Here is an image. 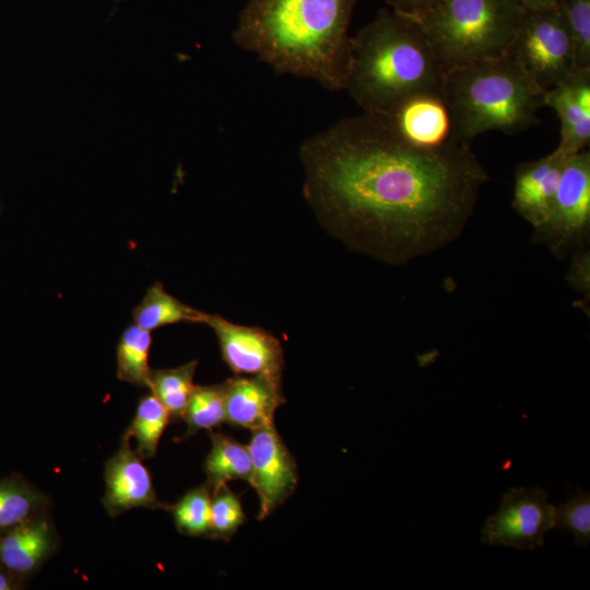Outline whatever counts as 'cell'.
<instances>
[{
    "instance_id": "cell-1",
    "label": "cell",
    "mask_w": 590,
    "mask_h": 590,
    "mask_svg": "<svg viewBox=\"0 0 590 590\" xmlns=\"http://www.w3.org/2000/svg\"><path fill=\"white\" fill-rule=\"evenodd\" d=\"M304 197L349 247L399 264L456 239L489 176L470 143L404 140L386 116L363 113L306 139Z\"/></svg>"
},
{
    "instance_id": "cell-2",
    "label": "cell",
    "mask_w": 590,
    "mask_h": 590,
    "mask_svg": "<svg viewBox=\"0 0 590 590\" xmlns=\"http://www.w3.org/2000/svg\"><path fill=\"white\" fill-rule=\"evenodd\" d=\"M357 0H248L232 39L276 74L344 90Z\"/></svg>"
},
{
    "instance_id": "cell-3",
    "label": "cell",
    "mask_w": 590,
    "mask_h": 590,
    "mask_svg": "<svg viewBox=\"0 0 590 590\" xmlns=\"http://www.w3.org/2000/svg\"><path fill=\"white\" fill-rule=\"evenodd\" d=\"M445 70L421 23L391 9L351 36L344 90L363 113L392 114L416 95L442 97Z\"/></svg>"
},
{
    "instance_id": "cell-4",
    "label": "cell",
    "mask_w": 590,
    "mask_h": 590,
    "mask_svg": "<svg viewBox=\"0 0 590 590\" xmlns=\"http://www.w3.org/2000/svg\"><path fill=\"white\" fill-rule=\"evenodd\" d=\"M544 93L509 52L445 72L442 98L450 120V139L471 143L498 130L517 134L539 122Z\"/></svg>"
},
{
    "instance_id": "cell-5",
    "label": "cell",
    "mask_w": 590,
    "mask_h": 590,
    "mask_svg": "<svg viewBox=\"0 0 590 590\" xmlns=\"http://www.w3.org/2000/svg\"><path fill=\"white\" fill-rule=\"evenodd\" d=\"M523 10L517 0H441L418 22L447 72L507 52Z\"/></svg>"
},
{
    "instance_id": "cell-6",
    "label": "cell",
    "mask_w": 590,
    "mask_h": 590,
    "mask_svg": "<svg viewBox=\"0 0 590 590\" xmlns=\"http://www.w3.org/2000/svg\"><path fill=\"white\" fill-rule=\"evenodd\" d=\"M508 51L543 91L577 69L574 44L556 5L524 9Z\"/></svg>"
},
{
    "instance_id": "cell-7",
    "label": "cell",
    "mask_w": 590,
    "mask_h": 590,
    "mask_svg": "<svg viewBox=\"0 0 590 590\" xmlns=\"http://www.w3.org/2000/svg\"><path fill=\"white\" fill-rule=\"evenodd\" d=\"M590 228V152L568 156L563 167L552 212L534 228V240L558 257L582 245Z\"/></svg>"
},
{
    "instance_id": "cell-8",
    "label": "cell",
    "mask_w": 590,
    "mask_h": 590,
    "mask_svg": "<svg viewBox=\"0 0 590 590\" xmlns=\"http://www.w3.org/2000/svg\"><path fill=\"white\" fill-rule=\"evenodd\" d=\"M555 510L543 488H510L504 494L498 511L486 519L481 541L518 550L543 546L545 533L554 528Z\"/></svg>"
},
{
    "instance_id": "cell-9",
    "label": "cell",
    "mask_w": 590,
    "mask_h": 590,
    "mask_svg": "<svg viewBox=\"0 0 590 590\" xmlns=\"http://www.w3.org/2000/svg\"><path fill=\"white\" fill-rule=\"evenodd\" d=\"M247 446L251 459L249 484L258 495V519L262 520L293 495L298 470L274 423L252 430Z\"/></svg>"
},
{
    "instance_id": "cell-10",
    "label": "cell",
    "mask_w": 590,
    "mask_h": 590,
    "mask_svg": "<svg viewBox=\"0 0 590 590\" xmlns=\"http://www.w3.org/2000/svg\"><path fill=\"white\" fill-rule=\"evenodd\" d=\"M202 323L214 332L222 359L235 375L282 378L283 347L271 332L259 327L237 324L220 315L208 312Z\"/></svg>"
},
{
    "instance_id": "cell-11",
    "label": "cell",
    "mask_w": 590,
    "mask_h": 590,
    "mask_svg": "<svg viewBox=\"0 0 590 590\" xmlns=\"http://www.w3.org/2000/svg\"><path fill=\"white\" fill-rule=\"evenodd\" d=\"M105 493L102 504L110 517L132 508H164L157 498L151 473L143 459L121 439L119 449L105 462Z\"/></svg>"
},
{
    "instance_id": "cell-12",
    "label": "cell",
    "mask_w": 590,
    "mask_h": 590,
    "mask_svg": "<svg viewBox=\"0 0 590 590\" xmlns=\"http://www.w3.org/2000/svg\"><path fill=\"white\" fill-rule=\"evenodd\" d=\"M58 545L59 535L50 514L39 515L0 535V566L26 583Z\"/></svg>"
},
{
    "instance_id": "cell-13",
    "label": "cell",
    "mask_w": 590,
    "mask_h": 590,
    "mask_svg": "<svg viewBox=\"0 0 590 590\" xmlns=\"http://www.w3.org/2000/svg\"><path fill=\"white\" fill-rule=\"evenodd\" d=\"M225 384V422L255 430L274 423V413L285 402L282 378L235 375Z\"/></svg>"
},
{
    "instance_id": "cell-14",
    "label": "cell",
    "mask_w": 590,
    "mask_h": 590,
    "mask_svg": "<svg viewBox=\"0 0 590 590\" xmlns=\"http://www.w3.org/2000/svg\"><path fill=\"white\" fill-rule=\"evenodd\" d=\"M544 105L560 121V140L555 150L574 155L590 144V69H576L558 85L545 91Z\"/></svg>"
},
{
    "instance_id": "cell-15",
    "label": "cell",
    "mask_w": 590,
    "mask_h": 590,
    "mask_svg": "<svg viewBox=\"0 0 590 590\" xmlns=\"http://www.w3.org/2000/svg\"><path fill=\"white\" fill-rule=\"evenodd\" d=\"M568 156L554 150L536 161L517 166L511 205L533 228L548 219Z\"/></svg>"
},
{
    "instance_id": "cell-16",
    "label": "cell",
    "mask_w": 590,
    "mask_h": 590,
    "mask_svg": "<svg viewBox=\"0 0 590 590\" xmlns=\"http://www.w3.org/2000/svg\"><path fill=\"white\" fill-rule=\"evenodd\" d=\"M386 117L394 130L415 146L437 148L450 139V115L441 96L416 95Z\"/></svg>"
},
{
    "instance_id": "cell-17",
    "label": "cell",
    "mask_w": 590,
    "mask_h": 590,
    "mask_svg": "<svg viewBox=\"0 0 590 590\" xmlns=\"http://www.w3.org/2000/svg\"><path fill=\"white\" fill-rule=\"evenodd\" d=\"M50 498L20 474L0 479V535L50 510Z\"/></svg>"
},
{
    "instance_id": "cell-18",
    "label": "cell",
    "mask_w": 590,
    "mask_h": 590,
    "mask_svg": "<svg viewBox=\"0 0 590 590\" xmlns=\"http://www.w3.org/2000/svg\"><path fill=\"white\" fill-rule=\"evenodd\" d=\"M204 314L169 294L161 282H154L133 308L132 318L133 323L151 332L180 322L202 323Z\"/></svg>"
},
{
    "instance_id": "cell-19",
    "label": "cell",
    "mask_w": 590,
    "mask_h": 590,
    "mask_svg": "<svg viewBox=\"0 0 590 590\" xmlns=\"http://www.w3.org/2000/svg\"><path fill=\"white\" fill-rule=\"evenodd\" d=\"M212 447L204 459L203 470L211 489L240 480L250 482L251 459L247 445L223 434L211 432Z\"/></svg>"
},
{
    "instance_id": "cell-20",
    "label": "cell",
    "mask_w": 590,
    "mask_h": 590,
    "mask_svg": "<svg viewBox=\"0 0 590 590\" xmlns=\"http://www.w3.org/2000/svg\"><path fill=\"white\" fill-rule=\"evenodd\" d=\"M151 345V332L135 323L122 330L116 346V376L120 381L149 389Z\"/></svg>"
},
{
    "instance_id": "cell-21",
    "label": "cell",
    "mask_w": 590,
    "mask_h": 590,
    "mask_svg": "<svg viewBox=\"0 0 590 590\" xmlns=\"http://www.w3.org/2000/svg\"><path fill=\"white\" fill-rule=\"evenodd\" d=\"M172 423L166 408L150 391L138 402L132 421L125 430L121 439L134 438L135 451L144 460L155 457L160 439Z\"/></svg>"
},
{
    "instance_id": "cell-22",
    "label": "cell",
    "mask_w": 590,
    "mask_h": 590,
    "mask_svg": "<svg viewBox=\"0 0 590 590\" xmlns=\"http://www.w3.org/2000/svg\"><path fill=\"white\" fill-rule=\"evenodd\" d=\"M197 367L198 359H193L174 368L151 370L149 390L166 408L172 422L182 420L196 386L193 376Z\"/></svg>"
},
{
    "instance_id": "cell-23",
    "label": "cell",
    "mask_w": 590,
    "mask_h": 590,
    "mask_svg": "<svg viewBox=\"0 0 590 590\" xmlns=\"http://www.w3.org/2000/svg\"><path fill=\"white\" fill-rule=\"evenodd\" d=\"M225 384L194 386L182 415L187 424L182 438L203 429L212 430L225 423Z\"/></svg>"
},
{
    "instance_id": "cell-24",
    "label": "cell",
    "mask_w": 590,
    "mask_h": 590,
    "mask_svg": "<svg viewBox=\"0 0 590 590\" xmlns=\"http://www.w3.org/2000/svg\"><path fill=\"white\" fill-rule=\"evenodd\" d=\"M211 487L204 483L186 492L175 504L165 505L178 532L189 536L210 534Z\"/></svg>"
},
{
    "instance_id": "cell-25",
    "label": "cell",
    "mask_w": 590,
    "mask_h": 590,
    "mask_svg": "<svg viewBox=\"0 0 590 590\" xmlns=\"http://www.w3.org/2000/svg\"><path fill=\"white\" fill-rule=\"evenodd\" d=\"M246 515L239 497L227 484L212 489L210 509V539L228 542L245 522Z\"/></svg>"
},
{
    "instance_id": "cell-26",
    "label": "cell",
    "mask_w": 590,
    "mask_h": 590,
    "mask_svg": "<svg viewBox=\"0 0 590 590\" xmlns=\"http://www.w3.org/2000/svg\"><path fill=\"white\" fill-rule=\"evenodd\" d=\"M555 5L573 40L577 69H590V0H557Z\"/></svg>"
},
{
    "instance_id": "cell-27",
    "label": "cell",
    "mask_w": 590,
    "mask_h": 590,
    "mask_svg": "<svg viewBox=\"0 0 590 590\" xmlns=\"http://www.w3.org/2000/svg\"><path fill=\"white\" fill-rule=\"evenodd\" d=\"M554 527L570 531L575 544L587 546L590 542V494L577 488L570 500L555 510Z\"/></svg>"
},
{
    "instance_id": "cell-28",
    "label": "cell",
    "mask_w": 590,
    "mask_h": 590,
    "mask_svg": "<svg viewBox=\"0 0 590 590\" xmlns=\"http://www.w3.org/2000/svg\"><path fill=\"white\" fill-rule=\"evenodd\" d=\"M391 10L420 21L441 0H385Z\"/></svg>"
},
{
    "instance_id": "cell-29",
    "label": "cell",
    "mask_w": 590,
    "mask_h": 590,
    "mask_svg": "<svg viewBox=\"0 0 590 590\" xmlns=\"http://www.w3.org/2000/svg\"><path fill=\"white\" fill-rule=\"evenodd\" d=\"M569 280L575 282L577 290L589 294V257L588 252L574 260Z\"/></svg>"
},
{
    "instance_id": "cell-30",
    "label": "cell",
    "mask_w": 590,
    "mask_h": 590,
    "mask_svg": "<svg viewBox=\"0 0 590 590\" xmlns=\"http://www.w3.org/2000/svg\"><path fill=\"white\" fill-rule=\"evenodd\" d=\"M25 585L0 566V590H17Z\"/></svg>"
},
{
    "instance_id": "cell-31",
    "label": "cell",
    "mask_w": 590,
    "mask_h": 590,
    "mask_svg": "<svg viewBox=\"0 0 590 590\" xmlns=\"http://www.w3.org/2000/svg\"><path fill=\"white\" fill-rule=\"evenodd\" d=\"M523 9L538 10L554 7L557 0H517Z\"/></svg>"
}]
</instances>
